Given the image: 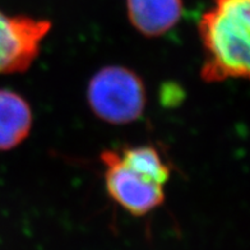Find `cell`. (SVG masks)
Segmentation results:
<instances>
[{
	"mask_svg": "<svg viewBox=\"0 0 250 250\" xmlns=\"http://www.w3.org/2000/svg\"><path fill=\"white\" fill-rule=\"evenodd\" d=\"M51 22L28 16H9L0 10V74L24 73L32 66Z\"/></svg>",
	"mask_w": 250,
	"mask_h": 250,
	"instance_id": "277c9868",
	"label": "cell"
},
{
	"mask_svg": "<svg viewBox=\"0 0 250 250\" xmlns=\"http://www.w3.org/2000/svg\"><path fill=\"white\" fill-rule=\"evenodd\" d=\"M100 160L106 191L123 209L145 216L164 203L165 185L172 170L157 147L139 145L106 149Z\"/></svg>",
	"mask_w": 250,
	"mask_h": 250,
	"instance_id": "6da1fadb",
	"label": "cell"
},
{
	"mask_svg": "<svg viewBox=\"0 0 250 250\" xmlns=\"http://www.w3.org/2000/svg\"><path fill=\"white\" fill-rule=\"evenodd\" d=\"M128 20L145 37H160L180 22L183 0H126Z\"/></svg>",
	"mask_w": 250,
	"mask_h": 250,
	"instance_id": "5b68a950",
	"label": "cell"
},
{
	"mask_svg": "<svg viewBox=\"0 0 250 250\" xmlns=\"http://www.w3.org/2000/svg\"><path fill=\"white\" fill-rule=\"evenodd\" d=\"M87 102L96 118L112 125H125L142 118L147 92L141 77L122 65L104 66L91 77Z\"/></svg>",
	"mask_w": 250,
	"mask_h": 250,
	"instance_id": "3957f363",
	"label": "cell"
},
{
	"mask_svg": "<svg viewBox=\"0 0 250 250\" xmlns=\"http://www.w3.org/2000/svg\"><path fill=\"white\" fill-rule=\"evenodd\" d=\"M32 123V109L23 96L0 88V151L13 149L26 141Z\"/></svg>",
	"mask_w": 250,
	"mask_h": 250,
	"instance_id": "8992f818",
	"label": "cell"
},
{
	"mask_svg": "<svg viewBox=\"0 0 250 250\" xmlns=\"http://www.w3.org/2000/svg\"><path fill=\"white\" fill-rule=\"evenodd\" d=\"M198 31L204 53L199 74L204 82L249 78L250 0H214L202 14Z\"/></svg>",
	"mask_w": 250,
	"mask_h": 250,
	"instance_id": "7a4b0ae2",
	"label": "cell"
}]
</instances>
